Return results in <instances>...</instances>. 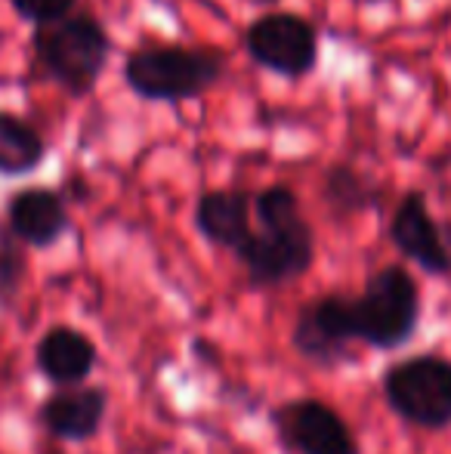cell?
<instances>
[{
    "instance_id": "6da1fadb",
    "label": "cell",
    "mask_w": 451,
    "mask_h": 454,
    "mask_svg": "<svg viewBox=\"0 0 451 454\" xmlns=\"http://www.w3.org/2000/svg\"><path fill=\"white\" fill-rule=\"evenodd\" d=\"M260 229L245 239L235 260L251 287H278L309 272L315 260L313 226L303 220L300 201L288 185H269L253 198Z\"/></svg>"
},
{
    "instance_id": "7a4b0ae2",
    "label": "cell",
    "mask_w": 451,
    "mask_h": 454,
    "mask_svg": "<svg viewBox=\"0 0 451 454\" xmlns=\"http://www.w3.org/2000/svg\"><path fill=\"white\" fill-rule=\"evenodd\" d=\"M35 50L56 84H62L74 96H84L97 87L109 62L112 41L99 19L62 16L37 25Z\"/></svg>"
},
{
    "instance_id": "3957f363",
    "label": "cell",
    "mask_w": 451,
    "mask_h": 454,
    "mask_svg": "<svg viewBox=\"0 0 451 454\" xmlns=\"http://www.w3.org/2000/svg\"><path fill=\"white\" fill-rule=\"evenodd\" d=\"M349 309L355 340L374 349H393L415 334L421 297L415 278L402 266H384L368 278L359 297H349Z\"/></svg>"
},
{
    "instance_id": "277c9868",
    "label": "cell",
    "mask_w": 451,
    "mask_h": 454,
    "mask_svg": "<svg viewBox=\"0 0 451 454\" xmlns=\"http://www.w3.org/2000/svg\"><path fill=\"white\" fill-rule=\"evenodd\" d=\"M223 74V59L214 50L149 47L130 53L124 78L130 90L149 102H183L201 96Z\"/></svg>"
},
{
    "instance_id": "5b68a950",
    "label": "cell",
    "mask_w": 451,
    "mask_h": 454,
    "mask_svg": "<svg viewBox=\"0 0 451 454\" xmlns=\"http://www.w3.org/2000/svg\"><path fill=\"white\" fill-rule=\"evenodd\" d=\"M384 395L396 414L417 427L451 424V362L439 356H415L384 374Z\"/></svg>"
},
{
    "instance_id": "8992f818",
    "label": "cell",
    "mask_w": 451,
    "mask_h": 454,
    "mask_svg": "<svg viewBox=\"0 0 451 454\" xmlns=\"http://www.w3.org/2000/svg\"><path fill=\"white\" fill-rule=\"evenodd\" d=\"M245 47L257 66L284 78L313 72L319 59V37L303 16L294 12H266L245 31Z\"/></svg>"
},
{
    "instance_id": "52a82bcc",
    "label": "cell",
    "mask_w": 451,
    "mask_h": 454,
    "mask_svg": "<svg viewBox=\"0 0 451 454\" xmlns=\"http://www.w3.org/2000/svg\"><path fill=\"white\" fill-rule=\"evenodd\" d=\"M278 442L291 454H359L346 420L322 399H291L269 411Z\"/></svg>"
},
{
    "instance_id": "ba28073f",
    "label": "cell",
    "mask_w": 451,
    "mask_h": 454,
    "mask_svg": "<svg viewBox=\"0 0 451 454\" xmlns=\"http://www.w3.org/2000/svg\"><path fill=\"white\" fill-rule=\"evenodd\" d=\"M353 340V309H349V297L343 294H325L307 303L297 312V322L291 328V347L319 368H334L349 359Z\"/></svg>"
},
{
    "instance_id": "9c48e42d",
    "label": "cell",
    "mask_w": 451,
    "mask_h": 454,
    "mask_svg": "<svg viewBox=\"0 0 451 454\" xmlns=\"http://www.w3.org/2000/svg\"><path fill=\"white\" fill-rule=\"evenodd\" d=\"M109 411L105 387H56L37 408V420L50 436L62 442H90L99 436Z\"/></svg>"
},
{
    "instance_id": "30bf717a",
    "label": "cell",
    "mask_w": 451,
    "mask_h": 454,
    "mask_svg": "<svg viewBox=\"0 0 451 454\" xmlns=\"http://www.w3.org/2000/svg\"><path fill=\"white\" fill-rule=\"evenodd\" d=\"M35 364L53 387H78L90 380V374L97 371L99 349L81 328L53 325L37 337Z\"/></svg>"
},
{
    "instance_id": "8fae6325",
    "label": "cell",
    "mask_w": 451,
    "mask_h": 454,
    "mask_svg": "<svg viewBox=\"0 0 451 454\" xmlns=\"http://www.w3.org/2000/svg\"><path fill=\"white\" fill-rule=\"evenodd\" d=\"M6 226L22 245L53 247L68 232V207L59 192L31 185L6 201Z\"/></svg>"
},
{
    "instance_id": "7c38bea8",
    "label": "cell",
    "mask_w": 451,
    "mask_h": 454,
    "mask_svg": "<svg viewBox=\"0 0 451 454\" xmlns=\"http://www.w3.org/2000/svg\"><path fill=\"white\" fill-rule=\"evenodd\" d=\"M393 245L405 254L408 260H415L417 266H424L427 272H448L451 270V254L446 247V239L436 229L433 216H430L427 204L417 192L405 195L399 201L396 214H393Z\"/></svg>"
},
{
    "instance_id": "4fadbf2b",
    "label": "cell",
    "mask_w": 451,
    "mask_h": 454,
    "mask_svg": "<svg viewBox=\"0 0 451 454\" xmlns=\"http://www.w3.org/2000/svg\"><path fill=\"white\" fill-rule=\"evenodd\" d=\"M251 214H253V201L245 192H235V189L205 192L198 198V204H195V229L211 245L226 247V251L235 254L245 245L247 235L253 232Z\"/></svg>"
},
{
    "instance_id": "5bb4252c",
    "label": "cell",
    "mask_w": 451,
    "mask_h": 454,
    "mask_svg": "<svg viewBox=\"0 0 451 454\" xmlns=\"http://www.w3.org/2000/svg\"><path fill=\"white\" fill-rule=\"evenodd\" d=\"M47 158L41 133L28 121L10 112H0V176L35 174Z\"/></svg>"
},
{
    "instance_id": "9a60e30c",
    "label": "cell",
    "mask_w": 451,
    "mask_h": 454,
    "mask_svg": "<svg viewBox=\"0 0 451 454\" xmlns=\"http://www.w3.org/2000/svg\"><path fill=\"white\" fill-rule=\"evenodd\" d=\"M22 241L12 232H0V300H10L19 291L25 275V254Z\"/></svg>"
},
{
    "instance_id": "2e32d148",
    "label": "cell",
    "mask_w": 451,
    "mask_h": 454,
    "mask_svg": "<svg viewBox=\"0 0 451 454\" xmlns=\"http://www.w3.org/2000/svg\"><path fill=\"white\" fill-rule=\"evenodd\" d=\"M325 192H328V201L340 210H359V207H365V201H368L365 189H362V180L353 170H340V168L331 170Z\"/></svg>"
},
{
    "instance_id": "e0dca14e",
    "label": "cell",
    "mask_w": 451,
    "mask_h": 454,
    "mask_svg": "<svg viewBox=\"0 0 451 454\" xmlns=\"http://www.w3.org/2000/svg\"><path fill=\"white\" fill-rule=\"evenodd\" d=\"M16 16H22L25 22H53V19H62L72 12L74 0H10Z\"/></svg>"
},
{
    "instance_id": "ac0fdd59",
    "label": "cell",
    "mask_w": 451,
    "mask_h": 454,
    "mask_svg": "<svg viewBox=\"0 0 451 454\" xmlns=\"http://www.w3.org/2000/svg\"><path fill=\"white\" fill-rule=\"evenodd\" d=\"M253 4H276V0H253Z\"/></svg>"
}]
</instances>
